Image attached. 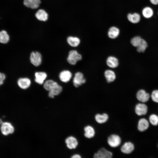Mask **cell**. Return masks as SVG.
<instances>
[{
    "instance_id": "cell-32",
    "label": "cell",
    "mask_w": 158,
    "mask_h": 158,
    "mask_svg": "<svg viewBox=\"0 0 158 158\" xmlns=\"http://www.w3.org/2000/svg\"><path fill=\"white\" fill-rule=\"evenodd\" d=\"M71 158H81V156L79 154H75L73 155Z\"/></svg>"
},
{
    "instance_id": "cell-7",
    "label": "cell",
    "mask_w": 158,
    "mask_h": 158,
    "mask_svg": "<svg viewBox=\"0 0 158 158\" xmlns=\"http://www.w3.org/2000/svg\"><path fill=\"white\" fill-rule=\"evenodd\" d=\"M112 156V153L104 147L99 149L93 155L95 158H111Z\"/></svg>"
},
{
    "instance_id": "cell-23",
    "label": "cell",
    "mask_w": 158,
    "mask_h": 158,
    "mask_svg": "<svg viewBox=\"0 0 158 158\" xmlns=\"http://www.w3.org/2000/svg\"><path fill=\"white\" fill-rule=\"evenodd\" d=\"M104 76L108 83L113 82L115 79L116 76L114 72L112 71L107 70L104 72Z\"/></svg>"
},
{
    "instance_id": "cell-1",
    "label": "cell",
    "mask_w": 158,
    "mask_h": 158,
    "mask_svg": "<svg viewBox=\"0 0 158 158\" xmlns=\"http://www.w3.org/2000/svg\"><path fill=\"white\" fill-rule=\"evenodd\" d=\"M130 42L134 47H136L138 52H144L148 46L146 41L140 36H135L131 39Z\"/></svg>"
},
{
    "instance_id": "cell-10",
    "label": "cell",
    "mask_w": 158,
    "mask_h": 158,
    "mask_svg": "<svg viewBox=\"0 0 158 158\" xmlns=\"http://www.w3.org/2000/svg\"><path fill=\"white\" fill-rule=\"evenodd\" d=\"M134 144L130 141L126 142L121 146L120 150L123 153L129 154L131 153L135 149Z\"/></svg>"
},
{
    "instance_id": "cell-4",
    "label": "cell",
    "mask_w": 158,
    "mask_h": 158,
    "mask_svg": "<svg viewBox=\"0 0 158 158\" xmlns=\"http://www.w3.org/2000/svg\"><path fill=\"white\" fill-rule=\"evenodd\" d=\"M42 56L38 51H32L30 54V61L31 63L35 67L40 66L42 62Z\"/></svg>"
},
{
    "instance_id": "cell-27",
    "label": "cell",
    "mask_w": 158,
    "mask_h": 158,
    "mask_svg": "<svg viewBox=\"0 0 158 158\" xmlns=\"http://www.w3.org/2000/svg\"><path fill=\"white\" fill-rule=\"evenodd\" d=\"M9 40V36L6 31L3 30L0 32V43L6 44Z\"/></svg>"
},
{
    "instance_id": "cell-9",
    "label": "cell",
    "mask_w": 158,
    "mask_h": 158,
    "mask_svg": "<svg viewBox=\"0 0 158 158\" xmlns=\"http://www.w3.org/2000/svg\"><path fill=\"white\" fill-rule=\"evenodd\" d=\"M34 80L36 83L40 85H43L47 77V73L44 71L36 72L34 74Z\"/></svg>"
},
{
    "instance_id": "cell-2",
    "label": "cell",
    "mask_w": 158,
    "mask_h": 158,
    "mask_svg": "<svg viewBox=\"0 0 158 158\" xmlns=\"http://www.w3.org/2000/svg\"><path fill=\"white\" fill-rule=\"evenodd\" d=\"M0 131L2 135L7 136L14 133L15 128L11 123L4 121L0 126Z\"/></svg>"
},
{
    "instance_id": "cell-35",
    "label": "cell",
    "mask_w": 158,
    "mask_h": 158,
    "mask_svg": "<svg viewBox=\"0 0 158 158\" xmlns=\"http://www.w3.org/2000/svg\"></svg>"
},
{
    "instance_id": "cell-28",
    "label": "cell",
    "mask_w": 158,
    "mask_h": 158,
    "mask_svg": "<svg viewBox=\"0 0 158 158\" xmlns=\"http://www.w3.org/2000/svg\"><path fill=\"white\" fill-rule=\"evenodd\" d=\"M142 14L145 18H151L153 15V11L152 9L150 7H147L143 9Z\"/></svg>"
},
{
    "instance_id": "cell-8",
    "label": "cell",
    "mask_w": 158,
    "mask_h": 158,
    "mask_svg": "<svg viewBox=\"0 0 158 158\" xmlns=\"http://www.w3.org/2000/svg\"><path fill=\"white\" fill-rule=\"evenodd\" d=\"M73 82V85L75 87H78L85 83L86 80L83 74L80 72H78L75 73Z\"/></svg>"
},
{
    "instance_id": "cell-3",
    "label": "cell",
    "mask_w": 158,
    "mask_h": 158,
    "mask_svg": "<svg viewBox=\"0 0 158 158\" xmlns=\"http://www.w3.org/2000/svg\"><path fill=\"white\" fill-rule=\"evenodd\" d=\"M82 59V56L80 54L78 53L76 50H72L69 51L67 61L69 64L74 65Z\"/></svg>"
},
{
    "instance_id": "cell-19",
    "label": "cell",
    "mask_w": 158,
    "mask_h": 158,
    "mask_svg": "<svg viewBox=\"0 0 158 158\" xmlns=\"http://www.w3.org/2000/svg\"><path fill=\"white\" fill-rule=\"evenodd\" d=\"M96 121L98 123L102 124L106 122L109 119L108 115L106 113L102 114H97L95 116Z\"/></svg>"
},
{
    "instance_id": "cell-17",
    "label": "cell",
    "mask_w": 158,
    "mask_h": 158,
    "mask_svg": "<svg viewBox=\"0 0 158 158\" xmlns=\"http://www.w3.org/2000/svg\"><path fill=\"white\" fill-rule=\"evenodd\" d=\"M84 136L88 139L93 138L95 135V132L94 128L91 126L88 125L84 128Z\"/></svg>"
},
{
    "instance_id": "cell-20",
    "label": "cell",
    "mask_w": 158,
    "mask_h": 158,
    "mask_svg": "<svg viewBox=\"0 0 158 158\" xmlns=\"http://www.w3.org/2000/svg\"><path fill=\"white\" fill-rule=\"evenodd\" d=\"M35 16L38 20L42 21H46L48 19V14L44 10L40 9L36 13Z\"/></svg>"
},
{
    "instance_id": "cell-21",
    "label": "cell",
    "mask_w": 158,
    "mask_h": 158,
    "mask_svg": "<svg viewBox=\"0 0 158 158\" xmlns=\"http://www.w3.org/2000/svg\"><path fill=\"white\" fill-rule=\"evenodd\" d=\"M106 63L107 66L111 68L117 67L118 65V59L115 57L110 56L107 58Z\"/></svg>"
},
{
    "instance_id": "cell-15",
    "label": "cell",
    "mask_w": 158,
    "mask_h": 158,
    "mask_svg": "<svg viewBox=\"0 0 158 158\" xmlns=\"http://www.w3.org/2000/svg\"><path fill=\"white\" fill-rule=\"evenodd\" d=\"M63 90L62 86L57 83L49 91L48 93V96L51 98H54L55 96L60 95Z\"/></svg>"
},
{
    "instance_id": "cell-13",
    "label": "cell",
    "mask_w": 158,
    "mask_h": 158,
    "mask_svg": "<svg viewBox=\"0 0 158 158\" xmlns=\"http://www.w3.org/2000/svg\"><path fill=\"white\" fill-rule=\"evenodd\" d=\"M31 81L30 78L27 77L20 78L17 81L18 86L22 89L26 90L30 86Z\"/></svg>"
},
{
    "instance_id": "cell-5",
    "label": "cell",
    "mask_w": 158,
    "mask_h": 158,
    "mask_svg": "<svg viewBox=\"0 0 158 158\" xmlns=\"http://www.w3.org/2000/svg\"><path fill=\"white\" fill-rule=\"evenodd\" d=\"M107 142L108 145L112 148L119 146L121 142V139L120 136L116 134L110 135L107 138Z\"/></svg>"
},
{
    "instance_id": "cell-34",
    "label": "cell",
    "mask_w": 158,
    "mask_h": 158,
    "mask_svg": "<svg viewBox=\"0 0 158 158\" xmlns=\"http://www.w3.org/2000/svg\"><path fill=\"white\" fill-rule=\"evenodd\" d=\"M3 122V121L2 119L0 118V126L1 125Z\"/></svg>"
},
{
    "instance_id": "cell-33",
    "label": "cell",
    "mask_w": 158,
    "mask_h": 158,
    "mask_svg": "<svg viewBox=\"0 0 158 158\" xmlns=\"http://www.w3.org/2000/svg\"><path fill=\"white\" fill-rule=\"evenodd\" d=\"M151 2L154 5L158 4V0H150Z\"/></svg>"
},
{
    "instance_id": "cell-31",
    "label": "cell",
    "mask_w": 158,
    "mask_h": 158,
    "mask_svg": "<svg viewBox=\"0 0 158 158\" xmlns=\"http://www.w3.org/2000/svg\"><path fill=\"white\" fill-rule=\"evenodd\" d=\"M6 78L5 75L2 73L0 72V86L4 83V81Z\"/></svg>"
},
{
    "instance_id": "cell-12",
    "label": "cell",
    "mask_w": 158,
    "mask_h": 158,
    "mask_svg": "<svg viewBox=\"0 0 158 158\" xmlns=\"http://www.w3.org/2000/svg\"><path fill=\"white\" fill-rule=\"evenodd\" d=\"M72 77V73L68 70H63L59 73V77L60 80L63 83H66L69 82Z\"/></svg>"
},
{
    "instance_id": "cell-11",
    "label": "cell",
    "mask_w": 158,
    "mask_h": 158,
    "mask_svg": "<svg viewBox=\"0 0 158 158\" xmlns=\"http://www.w3.org/2000/svg\"><path fill=\"white\" fill-rule=\"evenodd\" d=\"M136 97L139 101L145 103L149 101L150 96L149 94L147 93L145 90L141 89L137 92Z\"/></svg>"
},
{
    "instance_id": "cell-22",
    "label": "cell",
    "mask_w": 158,
    "mask_h": 158,
    "mask_svg": "<svg viewBox=\"0 0 158 158\" xmlns=\"http://www.w3.org/2000/svg\"><path fill=\"white\" fill-rule=\"evenodd\" d=\"M67 41L68 44L73 47H77L80 43V40L78 38L71 36L67 38Z\"/></svg>"
},
{
    "instance_id": "cell-24",
    "label": "cell",
    "mask_w": 158,
    "mask_h": 158,
    "mask_svg": "<svg viewBox=\"0 0 158 158\" xmlns=\"http://www.w3.org/2000/svg\"><path fill=\"white\" fill-rule=\"evenodd\" d=\"M119 32V30L118 28L115 27H112L109 28L108 31V36L111 39H115L118 36Z\"/></svg>"
},
{
    "instance_id": "cell-14",
    "label": "cell",
    "mask_w": 158,
    "mask_h": 158,
    "mask_svg": "<svg viewBox=\"0 0 158 158\" xmlns=\"http://www.w3.org/2000/svg\"><path fill=\"white\" fill-rule=\"evenodd\" d=\"M150 122L145 118H141L139 119L137 125L138 130L140 132H143L147 130L149 128Z\"/></svg>"
},
{
    "instance_id": "cell-26",
    "label": "cell",
    "mask_w": 158,
    "mask_h": 158,
    "mask_svg": "<svg viewBox=\"0 0 158 158\" xmlns=\"http://www.w3.org/2000/svg\"><path fill=\"white\" fill-rule=\"evenodd\" d=\"M127 18L130 22L133 23H136L139 22L140 17L139 14L135 13L133 14H128Z\"/></svg>"
},
{
    "instance_id": "cell-6",
    "label": "cell",
    "mask_w": 158,
    "mask_h": 158,
    "mask_svg": "<svg viewBox=\"0 0 158 158\" xmlns=\"http://www.w3.org/2000/svg\"><path fill=\"white\" fill-rule=\"evenodd\" d=\"M148 111V107L145 103H139L136 104L135 106V112L138 116L145 115L147 114Z\"/></svg>"
},
{
    "instance_id": "cell-30",
    "label": "cell",
    "mask_w": 158,
    "mask_h": 158,
    "mask_svg": "<svg viewBox=\"0 0 158 158\" xmlns=\"http://www.w3.org/2000/svg\"><path fill=\"white\" fill-rule=\"evenodd\" d=\"M151 96L153 102L158 103V90H153Z\"/></svg>"
},
{
    "instance_id": "cell-18",
    "label": "cell",
    "mask_w": 158,
    "mask_h": 158,
    "mask_svg": "<svg viewBox=\"0 0 158 158\" xmlns=\"http://www.w3.org/2000/svg\"><path fill=\"white\" fill-rule=\"evenodd\" d=\"M41 2L40 0H24L23 4L27 7L35 9L39 7Z\"/></svg>"
},
{
    "instance_id": "cell-16",
    "label": "cell",
    "mask_w": 158,
    "mask_h": 158,
    "mask_svg": "<svg viewBox=\"0 0 158 158\" xmlns=\"http://www.w3.org/2000/svg\"><path fill=\"white\" fill-rule=\"evenodd\" d=\"M67 147L70 149L76 148L78 146V142L77 139L73 136L67 137L65 140Z\"/></svg>"
},
{
    "instance_id": "cell-29",
    "label": "cell",
    "mask_w": 158,
    "mask_h": 158,
    "mask_svg": "<svg viewBox=\"0 0 158 158\" xmlns=\"http://www.w3.org/2000/svg\"><path fill=\"white\" fill-rule=\"evenodd\" d=\"M149 121L152 125L156 126L158 125V115L154 114H150L149 117Z\"/></svg>"
},
{
    "instance_id": "cell-25",
    "label": "cell",
    "mask_w": 158,
    "mask_h": 158,
    "mask_svg": "<svg viewBox=\"0 0 158 158\" xmlns=\"http://www.w3.org/2000/svg\"><path fill=\"white\" fill-rule=\"evenodd\" d=\"M57 83L52 79L45 80L43 84L44 89L47 91L50 90Z\"/></svg>"
}]
</instances>
